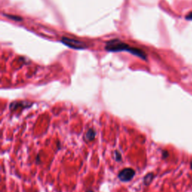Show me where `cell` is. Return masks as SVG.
<instances>
[{
    "mask_svg": "<svg viewBox=\"0 0 192 192\" xmlns=\"http://www.w3.org/2000/svg\"><path fill=\"white\" fill-rule=\"evenodd\" d=\"M61 42H62V44H64L65 45H66L67 47H69L76 50H83L86 49V48L88 47L84 42L78 41V40L72 39V38H68L66 37L62 38Z\"/></svg>",
    "mask_w": 192,
    "mask_h": 192,
    "instance_id": "7a4b0ae2",
    "label": "cell"
},
{
    "mask_svg": "<svg viewBox=\"0 0 192 192\" xmlns=\"http://www.w3.org/2000/svg\"><path fill=\"white\" fill-rule=\"evenodd\" d=\"M5 16L9 17L10 19H12V20H16V21H22L23 20V19L18 16H14V15H8V14H5Z\"/></svg>",
    "mask_w": 192,
    "mask_h": 192,
    "instance_id": "52a82bcc",
    "label": "cell"
},
{
    "mask_svg": "<svg viewBox=\"0 0 192 192\" xmlns=\"http://www.w3.org/2000/svg\"><path fill=\"white\" fill-rule=\"evenodd\" d=\"M32 103L29 102V101H14V102H12L10 104V106H9V109L11 111H14L17 110L18 108H22L25 109L27 108V107H29L31 106Z\"/></svg>",
    "mask_w": 192,
    "mask_h": 192,
    "instance_id": "277c9868",
    "label": "cell"
},
{
    "mask_svg": "<svg viewBox=\"0 0 192 192\" xmlns=\"http://www.w3.org/2000/svg\"><path fill=\"white\" fill-rule=\"evenodd\" d=\"M186 19H187V20H192V12L186 16Z\"/></svg>",
    "mask_w": 192,
    "mask_h": 192,
    "instance_id": "9c48e42d",
    "label": "cell"
},
{
    "mask_svg": "<svg viewBox=\"0 0 192 192\" xmlns=\"http://www.w3.org/2000/svg\"><path fill=\"white\" fill-rule=\"evenodd\" d=\"M95 135H96V133H95V130L93 129V128H89V129L88 130V131L86 132L85 138H86V140H87V141H92L95 139Z\"/></svg>",
    "mask_w": 192,
    "mask_h": 192,
    "instance_id": "5b68a950",
    "label": "cell"
},
{
    "mask_svg": "<svg viewBox=\"0 0 192 192\" xmlns=\"http://www.w3.org/2000/svg\"><path fill=\"white\" fill-rule=\"evenodd\" d=\"M86 192H94V191H93V190H88V191Z\"/></svg>",
    "mask_w": 192,
    "mask_h": 192,
    "instance_id": "30bf717a",
    "label": "cell"
},
{
    "mask_svg": "<svg viewBox=\"0 0 192 192\" xmlns=\"http://www.w3.org/2000/svg\"><path fill=\"white\" fill-rule=\"evenodd\" d=\"M105 50L109 52H122L127 51L134 56L143 59H147V55L141 49L136 47H131L127 44L124 43L119 39H113L107 41L105 46Z\"/></svg>",
    "mask_w": 192,
    "mask_h": 192,
    "instance_id": "6da1fadb",
    "label": "cell"
},
{
    "mask_svg": "<svg viewBox=\"0 0 192 192\" xmlns=\"http://www.w3.org/2000/svg\"><path fill=\"white\" fill-rule=\"evenodd\" d=\"M114 155H115V159H116V161H120L121 160H122V156H121V154L118 151L115 152Z\"/></svg>",
    "mask_w": 192,
    "mask_h": 192,
    "instance_id": "ba28073f",
    "label": "cell"
},
{
    "mask_svg": "<svg viewBox=\"0 0 192 192\" xmlns=\"http://www.w3.org/2000/svg\"><path fill=\"white\" fill-rule=\"evenodd\" d=\"M152 179H153V174L152 173L147 174V175L145 176V178H144V179H143L144 184H145V185H149V184L152 182Z\"/></svg>",
    "mask_w": 192,
    "mask_h": 192,
    "instance_id": "8992f818",
    "label": "cell"
},
{
    "mask_svg": "<svg viewBox=\"0 0 192 192\" xmlns=\"http://www.w3.org/2000/svg\"><path fill=\"white\" fill-rule=\"evenodd\" d=\"M191 167H192V164H191Z\"/></svg>",
    "mask_w": 192,
    "mask_h": 192,
    "instance_id": "8fae6325",
    "label": "cell"
},
{
    "mask_svg": "<svg viewBox=\"0 0 192 192\" xmlns=\"http://www.w3.org/2000/svg\"><path fill=\"white\" fill-rule=\"evenodd\" d=\"M135 176V171L131 168H125L119 173L118 177L122 182H129Z\"/></svg>",
    "mask_w": 192,
    "mask_h": 192,
    "instance_id": "3957f363",
    "label": "cell"
}]
</instances>
